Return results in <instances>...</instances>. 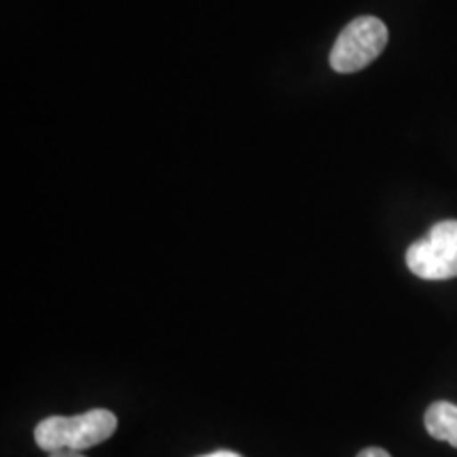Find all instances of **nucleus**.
<instances>
[{"mask_svg":"<svg viewBox=\"0 0 457 457\" xmlns=\"http://www.w3.org/2000/svg\"><path fill=\"white\" fill-rule=\"evenodd\" d=\"M117 430V415L108 409H91L81 415H54L34 430V441L43 451H83L108 441Z\"/></svg>","mask_w":457,"mask_h":457,"instance_id":"1","label":"nucleus"},{"mask_svg":"<svg viewBox=\"0 0 457 457\" xmlns=\"http://www.w3.org/2000/svg\"><path fill=\"white\" fill-rule=\"evenodd\" d=\"M387 47V26L379 17L362 15L343 28L330 49L328 62L335 72L364 71Z\"/></svg>","mask_w":457,"mask_h":457,"instance_id":"2","label":"nucleus"},{"mask_svg":"<svg viewBox=\"0 0 457 457\" xmlns=\"http://www.w3.org/2000/svg\"><path fill=\"white\" fill-rule=\"evenodd\" d=\"M407 267L421 279L457 278V220L436 222L424 239L411 244Z\"/></svg>","mask_w":457,"mask_h":457,"instance_id":"3","label":"nucleus"},{"mask_svg":"<svg viewBox=\"0 0 457 457\" xmlns=\"http://www.w3.org/2000/svg\"><path fill=\"white\" fill-rule=\"evenodd\" d=\"M424 424L432 438L449 443L457 449V404H451L447 400L432 403L426 411Z\"/></svg>","mask_w":457,"mask_h":457,"instance_id":"4","label":"nucleus"},{"mask_svg":"<svg viewBox=\"0 0 457 457\" xmlns=\"http://www.w3.org/2000/svg\"><path fill=\"white\" fill-rule=\"evenodd\" d=\"M358 457H392V455L387 453L386 449H381V447H369V449L360 451Z\"/></svg>","mask_w":457,"mask_h":457,"instance_id":"5","label":"nucleus"},{"mask_svg":"<svg viewBox=\"0 0 457 457\" xmlns=\"http://www.w3.org/2000/svg\"><path fill=\"white\" fill-rule=\"evenodd\" d=\"M49 457H85L81 451H71V449H62V451H55V453H51Z\"/></svg>","mask_w":457,"mask_h":457,"instance_id":"6","label":"nucleus"},{"mask_svg":"<svg viewBox=\"0 0 457 457\" xmlns=\"http://www.w3.org/2000/svg\"><path fill=\"white\" fill-rule=\"evenodd\" d=\"M202 457H242L239 453H233V451H214V453L202 455Z\"/></svg>","mask_w":457,"mask_h":457,"instance_id":"7","label":"nucleus"}]
</instances>
